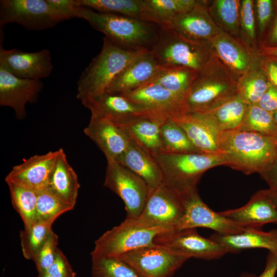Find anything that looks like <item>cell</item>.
Instances as JSON below:
<instances>
[{
	"label": "cell",
	"instance_id": "obj_1",
	"mask_svg": "<svg viewBox=\"0 0 277 277\" xmlns=\"http://www.w3.org/2000/svg\"><path fill=\"white\" fill-rule=\"evenodd\" d=\"M219 148L226 165L249 175L259 174L277 159V136L233 130L220 132Z\"/></svg>",
	"mask_w": 277,
	"mask_h": 277
},
{
	"label": "cell",
	"instance_id": "obj_2",
	"mask_svg": "<svg viewBox=\"0 0 277 277\" xmlns=\"http://www.w3.org/2000/svg\"><path fill=\"white\" fill-rule=\"evenodd\" d=\"M75 17L84 19L113 44L132 51H151L160 27L156 24L120 15L103 13L75 5Z\"/></svg>",
	"mask_w": 277,
	"mask_h": 277
},
{
	"label": "cell",
	"instance_id": "obj_3",
	"mask_svg": "<svg viewBox=\"0 0 277 277\" xmlns=\"http://www.w3.org/2000/svg\"><path fill=\"white\" fill-rule=\"evenodd\" d=\"M144 51L122 48L104 37L101 52L78 80L76 98L82 102L105 92L115 76Z\"/></svg>",
	"mask_w": 277,
	"mask_h": 277
},
{
	"label": "cell",
	"instance_id": "obj_4",
	"mask_svg": "<svg viewBox=\"0 0 277 277\" xmlns=\"http://www.w3.org/2000/svg\"><path fill=\"white\" fill-rule=\"evenodd\" d=\"M163 182L181 194L197 189L203 174L208 169L226 165L221 153H168L156 155Z\"/></svg>",
	"mask_w": 277,
	"mask_h": 277
},
{
	"label": "cell",
	"instance_id": "obj_5",
	"mask_svg": "<svg viewBox=\"0 0 277 277\" xmlns=\"http://www.w3.org/2000/svg\"><path fill=\"white\" fill-rule=\"evenodd\" d=\"M150 51L162 67H184L200 73L212 65L206 45L190 41L166 27H160L158 39Z\"/></svg>",
	"mask_w": 277,
	"mask_h": 277
},
{
	"label": "cell",
	"instance_id": "obj_6",
	"mask_svg": "<svg viewBox=\"0 0 277 277\" xmlns=\"http://www.w3.org/2000/svg\"><path fill=\"white\" fill-rule=\"evenodd\" d=\"M67 18L47 0L0 1L1 42L4 26L17 24L28 30L41 31L52 28Z\"/></svg>",
	"mask_w": 277,
	"mask_h": 277
},
{
	"label": "cell",
	"instance_id": "obj_7",
	"mask_svg": "<svg viewBox=\"0 0 277 277\" xmlns=\"http://www.w3.org/2000/svg\"><path fill=\"white\" fill-rule=\"evenodd\" d=\"M181 193L164 183L151 190L140 215L134 220H126L141 227L166 228L176 230L184 213Z\"/></svg>",
	"mask_w": 277,
	"mask_h": 277
},
{
	"label": "cell",
	"instance_id": "obj_8",
	"mask_svg": "<svg viewBox=\"0 0 277 277\" xmlns=\"http://www.w3.org/2000/svg\"><path fill=\"white\" fill-rule=\"evenodd\" d=\"M172 230L166 228L136 226L125 220L95 241L91 255V257L120 256L138 248L153 245L157 235Z\"/></svg>",
	"mask_w": 277,
	"mask_h": 277
},
{
	"label": "cell",
	"instance_id": "obj_9",
	"mask_svg": "<svg viewBox=\"0 0 277 277\" xmlns=\"http://www.w3.org/2000/svg\"><path fill=\"white\" fill-rule=\"evenodd\" d=\"M212 74V65L198 73L185 100L187 113H197L213 109L237 94V85L229 77Z\"/></svg>",
	"mask_w": 277,
	"mask_h": 277
},
{
	"label": "cell",
	"instance_id": "obj_10",
	"mask_svg": "<svg viewBox=\"0 0 277 277\" xmlns=\"http://www.w3.org/2000/svg\"><path fill=\"white\" fill-rule=\"evenodd\" d=\"M103 185L123 201L126 220H134L140 215L151 192L142 178L116 161L107 162Z\"/></svg>",
	"mask_w": 277,
	"mask_h": 277
},
{
	"label": "cell",
	"instance_id": "obj_11",
	"mask_svg": "<svg viewBox=\"0 0 277 277\" xmlns=\"http://www.w3.org/2000/svg\"><path fill=\"white\" fill-rule=\"evenodd\" d=\"M120 257L140 277H171L189 259L155 244L138 248Z\"/></svg>",
	"mask_w": 277,
	"mask_h": 277
},
{
	"label": "cell",
	"instance_id": "obj_12",
	"mask_svg": "<svg viewBox=\"0 0 277 277\" xmlns=\"http://www.w3.org/2000/svg\"><path fill=\"white\" fill-rule=\"evenodd\" d=\"M154 244L174 252L191 258L212 260L227 253L220 244L199 234L196 228H186L167 231L157 235Z\"/></svg>",
	"mask_w": 277,
	"mask_h": 277
},
{
	"label": "cell",
	"instance_id": "obj_13",
	"mask_svg": "<svg viewBox=\"0 0 277 277\" xmlns=\"http://www.w3.org/2000/svg\"><path fill=\"white\" fill-rule=\"evenodd\" d=\"M181 195L185 211L176 230L204 227L219 234L230 235L246 229L213 211L202 201L197 189Z\"/></svg>",
	"mask_w": 277,
	"mask_h": 277
},
{
	"label": "cell",
	"instance_id": "obj_14",
	"mask_svg": "<svg viewBox=\"0 0 277 277\" xmlns=\"http://www.w3.org/2000/svg\"><path fill=\"white\" fill-rule=\"evenodd\" d=\"M0 67L19 78L41 80L50 75L53 66L47 49L30 52L5 49L0 44Z\"/></svg>",
	"mask_w": 277,
	"mask_h": 277
},
{
	"label": "cell",
	"instance_id": "obj_15",
	"mask_svg": "<svg viewBox=\"0 0 277 277\" xmlns=\"http://www.w3.org/2000/svg\"><path fill=\"white\" fill-rule=\"evenodd\" d=\"M143 107L153 116L168 120L187 113L184 101L156 83L122 94Z\"/></svg>",
	"mask_w": 277,
	"mask_h": 277
},
{
	"label": "cell",
	"instance_id": "obj_16",
	"mask_svg": "<svg viewBox=\"0 0 277 277\" xmlns=\"http://www.w3.org/2000/svg\"><path fill=\"white\" fill-rule=\"evenodd\" d=\"M82 103L90 110L91 116L108 120L121 127L139 117H155L122 94L105 92Z\"/></svg>",
	"mask_w": 277,
	"mask_h": 277
},
{
	"label": "cell",
	"instance_id": "obj_17",
	"mask_svg": "<svg viewBox=\"0 0 277 277\" xmlns=\"http://www.w3.org/2000/svg\"><path fill=\"white\" fill-rule=\"evenodd\" d=\"M168 28L190 41L206 45L221 30L210 15L204 2L197 1L188 11L175 17Z\"/></svg>",
	"mask_w": 277,
	"mask_h": 277
},
{
	"label": "cell",
	"instance_id": "obj_18",
	"mask_svg": "<svg viewBox=\"0 0 277 277\" xmlns=\"http://www.w3.org/2000/svg\"><path fill=\"white\" fill-rule=\"evenodd\" d=\"M43 88L41 80L19 78L0 67V105L12 108L18 119L26 116V105L35 102Z\"/></svg>",
	"mask_w": 277,
	"mask_h": 277
},
{
	"label": "cell",
	"instance_id": "obj_19",
	"mask_svg": "<svg viewBox=\"0 0 277 277\" xmlns=\"http://www.w3.org/2000/svg\"><path fill=\"white\" fill-rule=\"evenodd\" d=\"M219 213L246 229H261L268 223L277 225V208L265 189L255 193L243 206Z\"/></svg>",
	"mask_w": 277,
	"mask_h": 277
},
{
	"label": "cell",
	"instance_id": "obj_20",
	"mask_svg": "<svg viewBox=\"0 0 277 277\" xmlns=\"http://www.w3.org/2000/svg\"><path fill=\"white\" fill-rule=\"evenodd\" d=\"M84 132L103 152L107 162L116 161L130 142L124 128L102 118L91 116Z\"/></svg>",
	"mask_w": 277,
	"mask_h": 277
},
{
	"label": "cell",
	"instance_id": "obj_21",
	"mask_svg": "<svg viewBox=\"0 0 277 277\" xmlns=\"http://www.w3.org/2000/svg\"><path fill=\"white\" fill-rule=\"evenodd\" d=\"M160 67L150 51H144L115 76L105 92L122 94L135 90L149 83Z\"/></svg>",
	"mask_w": 277,
	"mask_h": 277
},
{
	"label": "cell",
	"instance_id": "obj_22",
	"mask_svg": "<svg viewBox=\"0 0 277 277\" xmlns=\"http://www.w3.org/2000/svg\"><path fill=\"white\" fill-rule=\"evenodd\" d=\"M60 149L35 155L14 166L5 180L14 181L38 190L48 186Z\"/></svg>",
	"mask_w": 277,
	"mask_h": 277
},
{
	"label": "cell",
	"instance_id": "obj_23",
	"mask_svg": "<svg viewBox=\"0 0 277 277\" xmlns=\"http://www.w3.org/2000/svg\"><path fill=\"white\" fill-rule=\"evenodd\" d=\"M209 238L221 245L227 253H238L248 249L264 248L277 253V229L269 231L247 229L241 233L230 235L215 232Z\"/></svg>",
	"mask_w": 277,
	"mask_h": 277
},
{
	"label": "cell",
	"instance_id": "obj_24",
	"mask_svg": "<svg viewBox=\"0 0 277 277\" xmlns=\"http://www.w3.org/2000/svg\"><path fill=\"white\" fill-rule=\"evenodd\" d=\"M142 178L152 190L163 183V174L154 156L130 138L125 151L116 160Z\"/></svg>",
	"mask_w": 277,
	"mask_h": 277
},
{
	"label": "cell",
	"instance_id": "obj_25",
	"mask_svg": "<svg viewBox=\"0 0 277 277\" xmlns=\"http://www.w3.org/2000/svg\"><path fill=\"white\" fill-rule=\"evenodd\" d=\"M184 130L193 145L203 153H221L220 132L203 118L192 113L179 115L172 118Z\"/></svg>",
	"mask_w": 277,
	"mask_h": 277
},
{
	"label": "cell",
	"instance_id": "obj_26",
	"mask_svg": "<svg viewBox=\"0 0 277 277\" xmlns=\"http://www.w3.org/2000/svg\"><path fill=\"white\" fill-rule=\"evenodd\" d=\"M166 121L152 117H142L122 127L132 140L155 157L165 152L161 129L162 125Z\"/></svg>",
	"mask_w": 277,
	"mask_h": 277
},
{
	"label": "cell",
	"instance_id": "obj_27",
	"mask_svg": "<svg viewBox=\"0 0 277 277\" xmlns=\"http://www.w3.org/2000/svg\"><path fill=\"white\" fill-rule=\"evenodd\" d=\"M48 186L63 201L75 206L80 185L75 172L62 148L60 149Z\"/></svg>",
	"mask_w": 277,
	"mask_h": 277
},
{
	"label": "cell",
	"instance_id": "obj_28",
	"mask_svg": "<svg viewBox=\"0 0 277 277\" xmlns=\"http://www.w3.org/2000/svg\"><path fill=\"white\" fill-rule=\"evenodd\" d=\"M247 105L237 94L232 98L209 110L196 114L209 123L219 132L237 129L245 116Z\"/></svg>",
	"mask_w": 277,
	"mask_h": 277
},
{
	"label": "cell",
	"instance_id": "obj_29",
	"mask_svg": "<svg viewBox=\"0 0 277 277\" xmlns=\"http://www.w3.org/2000/svg\"><path fill=\"white\" fill-rule=\"evenodd\" d=\"M198 73L194 70L184 67L161 66L149 83L160 84L185 102L189 89Z\"/></svg>",
	"mask_w": 277,
	"mask_h": 277
},
{
	"label": "cell",
	"instance_id": "obj_30",
	"mask_svg": "<svg viewBox=\"0 0 277 277\" xmlns=\"http://www.w3.org/2000/svg\"><path fill=\"white\" fill-rule=\"evenodd\" d=\"M74 3L76 6L100 13L146 21V8L144 0H74Z\"/></svg>",
	"mask_w": 277,
	"mask_h": 277
},
{
	"label": "cell",
	"instance_id": "obj_31",
	"mask_svg": "<svg viewBox=\"0 0 277 277\" xmlns=\"http://www.w3.org/2000/svg\"><path fill=\"white\" fill-rule=\"evenodd\" d=\"M145 20L160 27L167 26L175 17L193 7L195 0H144Z\"/></svg>",
	"mask_w": 277,
	"mask_h": 277
},
{
	"label": "cell",
	"instance_id": "obj_32",
	"mask_svg": "<svg viewBox=\"0 0 277 277\" xmlns=\"http://www.w3.org/2000/svg\"><path fill=\"white\" fill-rule=\"evenodd\" d=\"M222 61L236 72H246L250 66L247 53L229 36L221 31L209 42Z\"/></svg>",
	"mask_w": 277,
	"mask_h": 277
},
{
	"label": "cell",
	"instance_id": "obj_33",
	"mask_svg": "<svg viewBox=\"0 0 277 277\" xmlns=\"http://www.w3.org/2000/svg\"><path fill=\"white\" fill-rule=\"evenodd\" d=\"M5 181L9 189L12 205L21 216L25 229H29L35 222L37 190L14 181Z\"/></svg>",
	"mask_w": 277,
	"mask_h": 277
},
{
	"label": "cell",
	"instance_id": "obj_34",
	"mask_svg": "<svg viewBox=\"0 0 277 277\" xmlns=\"http://www.w3.org/2000/svg\"><path fill=\"white\" fill-rule=\"evenodd\" d=\"M161 132L165 152L203 153L193 145L182 128L172 119L163 123Z\"/></svg>",
	"mask_w": 277,
	"mask_h": 277
},
{
	"label": "cell",
	"instance_id": "obj_35",
	"mask_svg": "<svg viewBox=\"0 0 277 277\" xmlns=\"http://www.w3.org/2000/svg\"><path fill=\"white\" fill-rule=\"evenodd\" d=\"M57 217L36 222L29 229L20 232L23 254L27 260H33L52 230V226Z\"/></svg>",
	"mask_w": 277,
	"mask_h": 277
},
{
	"label": "cell",
	"instance_id": "obj_36",
	"mask_svg": "<svg viewBox=\"0 0 277 277\" xmlns=\"http://www.w3.org/2000/svg\"><path fill=\"white\" fill-rule=\"evenodd\" d=\"M241 4L237 0H216L209 8L210 15L223 29L233 35L239 31Z\"/></svg>",
	"mask_w": 277,
	"mask_h": 277
},
{
	"label": "cell",
	"instance_id": "obj_37",
	"mask_svg": "<svg viewBox=\"0 0 277 277\" xmlns=\"http://www.w3.org/2000/svg\"><path fill=\"white\" fill-rule=\"evenodd\" d=\"M37 194L35 223L58 217L74 207L56 195L48 186L37 190Z\"/></svg>",
	"mask_w": 277,
	"mask_h": 277
},
{
	"label": "cell",
	"instance_id": "obj_38",
	"mask_svg": "<svg viewBox=\"0 0 277 277\" xmlns=\"http://www.w3.org/2000/svg\"><path fill=\"white\" fill-rule=\"evenodd\" d=\"M236 130L277 136V130L271 113L258 105L247 106L244 119Z\"/></svg>",
	"mask_w": 277,
	"mask_h": 277
},
{
	"label": "cell",
	"instance_id": "obj_39",
	"mask_svg": "<svg viewBox=\"0 0 277 277\" xmlns=\"http://www.w3.org/2000/svg\"><path fill=\"white\" fill-rule=\"evenodd\" d=\"M92 277H140L120 256H92Z\"/></svg>",
	"mask_w": 277,
	"mask_h": 277
},
{
	"label": "cell",
	"instance_id": "obj_40",
	"mask_svg": "<svg viewBox=\"0 0 277 277\" xmlns=\"http://www.w3.org/2000/svg\"><path fill=\"white\" fill-rule=\"evenodd\" d=\"M269 83L262 68L238 84L237 93L247 106L256 105L267 89Z\"/></svg>",
	"mask_w": 277,
	"mask_h": 277
},
{
	"label": "cell",
	"instance_id": "obj_41",
	"mask_svg": "<svg viewBox=\"0 0 277 277\" xmlns=\"http://www.w3.org/2000/svg\"><path fill=\"white\" fill-rule=\"evenodd\" d=\"M58 236L52 230L48 238L33 259L38 273L46 272L56 256Z\"/></svg>",
	"mask_w": 277,
	"mask_h": 277
},
{
	"label": "cell",
	"instance_id": "obj_42",
	"mask_svg": "<svg viewBox=\"0 0 277 277\" xmlns=\"http://www.w3.org/2000/svg\"><path fill=\"white\" fill-rule=\"evenodd\" d=\"M256 10L259 32L261 37H265L273 20L274 1L258 0L256 1Z\"/></svg>",
	"mask_w": 277,
	"mask_h": 277
},
{
	"label": "cell",
	"instance_id": "obj_43",
	"mask_svg": "<svg viewBox=\"0 0 277 277\" xmlns=\"http://www.w3.org/2000/svg\"><path fill=\"white\" fill-rule=\"evenodd\" d=\"M240 20L247 37L250 40L255 39V27L252 1H242L240 9Z\"/></svg>",
	"mask_w": 277,
	"mask_h": 277
},
{
	"label": "cell",
	"instance_id": "obj_44",
	"mask_svg": "<svg viewBox=\"0 0 277 277\" xmlns=\"http://www.w3.org/2000/svg\"><path fill=\"white\" fill-rule=\"evenodd\" d=\"M46 272L52 277L76 276V273L72 269L68 259L60 249Z\"/></svg>",
	"mask_w": 277,
	"mask_h": 277
},
{
	"label": "cell",
	"instance_id": "obj_45",
	"mask_svg": "<svg viewBox=\"0 0 277 277\" xmlns=\"http://www.w3.org/2000/svg\"><path fill=\"white\" fill-rule=\"evenodd\" d=\"M256 105L271 113L276 110L277 87L270 82L267 89Z\"/></svg>",
	"mask_w": 277,
	"mask_h": 277
},
{
	"label": "cell",
	"instance_id": "obj_46",
	"mask_svg": "<svg viewBox=\"0 0 277 277\" xmlns=\"http://www.w3.org/2000/svg\"><path fill=\"white\" fill-rule=\"evenodd\" d=\"M264 56L262 68L270 83L277 87V57Z\"/></svg>",
	"mask_w": 277,
	"mask_h": 277
},
{
	"label": "cell",
	"instance_id": "obj_47",
	"mask_svg": "<svg viewBox=\"0 0 277 277\" xmlns=\"http://www.w3.org/2000/svg\"><path fill=\"white\" fill-rule=\"evenodd\" d=\"M48 3L61 13L63 14L68 19L75 17L74 9L75 7L74 0H47Z\"/></svg>",
	"mask_w": 277,
	"mask_h": 277
},
{
	"label": "cell",
	"instance_id": "obj_48",
	"mask_svg": "<svg viewBox=\"0 0 277 277\" xmlns=\"http://www.w3.org/2000/svg\"><path fill=\"white\" fill-rule=\"evenodd\" d=\"M269 188L277 189V159L260 173Z\"/></svg>",
	"mask_w": 277,
	"mask_h": 277
},
{
	"label": "cell",
	"instance_id": "obj_49",
	"mask_svg": "<svg viewBox=\"0 0 277 277\" xmlns=\"http://www.w3.org/2000/svg\"><path fill=\"white\" fill-rule=\"evenodd\" d=\"M277 271V253L268 252L263 272L257 277H275Z\"/></svg>",
	"mask_w": 277,
	"mask_h": 277
},
{
	"label": "cell",
	"instance_id": "obj_50",
	"mask_svg": "<svg viewBox=\"0 0 277 277\" xmlns=\"http://www.w3.org/2000/svg\"><path fill=\"white\" fill-rule=\"evenodd\" d=\"M274 7L273 20L263 47L277 46V1H274Z\"/></svg>",
	"mask_w": 277,
	"mask_h": 277
},
{
	"label": "cell",
	"instance_id": "obj_51",
	"mask_svg": "<svg viewBox=\"0 0 277 277\" xmlns=\"http://www.w3.org/2000/svg\"><path fill=\"white\" fill-rule=\"evenodd\" d=\"M262 52L264 55L277 57L276 47H262Z\"/></svg>",
	"mask_w": 277,
	"mask_h": 277
},
{
	"label": "cell",
	"instance_id": "obj_52",
	"mask_svg": "<svg viewBox=\"0 0 277 277\" xmlns=\"http://www.w3.org/2000/svg\"><path fill=\"white\" fill-rule=\"evenodd\" d=\"M265 190L267 195L277 208V189H270L269 188Z\"/></svg>",
	"mask_w": 277,
	"mask_h": 277
},
{
	"label": "cell",
	"instance_id": "obj_53",
	"mask_svg": "<svg viewBox=\"0 0 277 277\" xmlns=\"http://www.w3.org/2000/svg\"><path fill=\"white\" fill-rule=\"evenodd\" d=\"M271 114L275 126L277 130V110L271 112Z\"/></svg>",
	"mask_w": 277,
	"mask_h": 277
},
{
	"label": "cell",
	"instance_id": "obj_54",
	"mask_svg": "<svg viewBox=\"0 0 277 277\" xmlns=\"http://www.w3.org/2000/svg\"><path fill=\"white\" fill-rule=\"evenodd\" d=\"M239 277H257V276L253 274L244 273V274L241 275Z\"/></svg>",
	"mask_w": 277,
	"mask_h": 277
},
{
	"label": "cell",
	"instance_id": "obj_55",
	"mask_svg": "<svg viewBox=\"0 0 277 277\" xmlns=\"http://www.w3.org/2000/svg\"><path fill=\"white\" fill-rule=\"evenodd\" d=\"M38 277H52L47 272L39 273Z\"/></svg>",
	"mask_w": 277,
	"mask_h": 277
}]
</instances>
